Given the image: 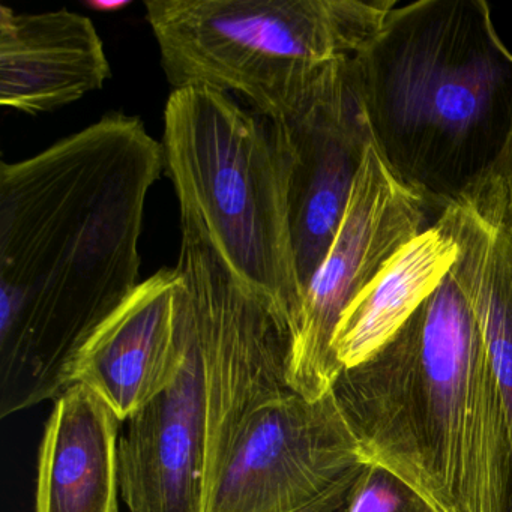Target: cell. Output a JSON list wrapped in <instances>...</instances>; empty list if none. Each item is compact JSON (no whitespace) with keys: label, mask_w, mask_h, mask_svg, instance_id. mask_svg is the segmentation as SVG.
<instances>
[{"label":"cell","mask_w":512,"mask_h":512,"mask_svg":"<svg viewBox=\"0 0 512 512\" xmlns=\"http://www.w3.org/2000/svg\"><path fill=\"white\" fill-rule=\"evenodd\" d=\"M163 146L110 113L0 166V413L70 388L77 353L140 283L145 203Z\"/></svg>","instance_id":"obj_1"},{"label":"cell","mask_w":512,"mask_h":512,"mask_svg":"<svg viewBox=\"0 0 512 512\" xmlns=\"http://www.w3.org/2000/svg\"><path fill=\"white\" fill-rule=\"evenodd\" d=\"M334 394L364 464L400 479L431 511L511 512L508 413L451 272L391 343L343 370Z\"/></svg>","instance_id":"obj_2"},{"label":"cell","mask_w":512,"mask_h":512,"mask_svg":"<svg viewBox=\"0 0 512 512\" xmlns=\"http://www.w3.org/2000/svg\"><path fill=\"white\" fill-rule=\"evenodd\" d=\"M373 137L440 212L496 167L512 131V52L484 0L395 7L355 56Z\"/></svg>","instance_id":"obj_3"},{"label":"cell","mask_w":512,"mask_h":512,"mask_svg":"<svg viewBox=\"0 0 512 512\" xmlns=\"http://www.w3.org/2000/svg\"><path fill=\"white\" fill-rule=\"evenodd\" d=\"M161 146L181 211L200 221L236 277L274 308L292 338L304 287L290 224L289 160L272 122L232 95L176 89L164 109Z\"/></svg>","instance_id":"obj_4"},{"label":"cell","mask_w":512,"mask_h":512,"mask_svg":"<svg viewBox=\"0 0 512 512\" xmlns=\"http://www.w3.org/2000/svg\"><path fill=\"white\" fill-rule=\"evenodd\" d=\"M397 0H148L173 91L235 94L269 121L295 112L319 71L377 40Z\"/></svg>","instance_id":"obj_5"},{"label":"cell","mask_w":512,"mask_h":512,"mask_svg":"<svg viewBox=\"0 0 512 512\" xmlns=\"http://www.w3.org/2000/svg\"><path fill=\"white\" fill-rule=\"evenodd\" d=\"M362 466L358 439L334 391L308 401L280 386L230 433L205 512H301Z\"/></svg>","instance_id":"obj_6"},{"label":"cell","mask_w":512,"mask_h":512,"mask_svg":"<svg viewBox=\"0 0 512 512\" xmlns=\"http://www.w3.org/2000/svg\"><path fill=\"white\" fill-rule=\"evenodd\" d=\"M428 209L371 137L331 247L305 287L287 350V383L293 391L308 401L334 391L343 373L332 352L341 314L404 244L427 229Z\"/></svg>","instance_id":"obj_7"},{"label":"cell","mask_w":512,"mask_h":512,"mask_svg":"<svg viewBox=\"0 0 512 512\" xmlns=\"http://www.w3.org/2000/svg\"><path fill=\"white\" fill-rule=\"evenodd\" d=\"M271 122L289 160L290 224L305 293L331 247L373 137L355 56L326 64L295 112Z\"/></svg>","instance_id":"obj_8"},{"label":"cell","mask_w":512,"mask_h":512,"mask_svg":"<svg viewBox=\"0 0 512 512\" xmlns=\"http://www.w3.org/2000/svg\"><path fill=\"white\" fill-rule=\"evenodd\" d=\"M182 316L187 352L178 377L119 437L121 496L131 512H205V373L187 287Z\"/></svg>","instance_id":"obj_9"},{"label":"cell","mask_w":512,"mask_h":512,"mask_svg":"<svg viewBox=\"0 0 512 512\" xmlns=\"http://www.w3.org/2000/svg\"><path fill=\"white\" fill-rule=\"evenodd\" d=\"M176 268H163L140 283L83 344L74 359L70 388L97 394L127 422L178 377L187 352Z\"/></svg>","instance_id":"obj_10"},{"label":"cell","mask_w":512,"mask_h":512,"mask_svg":"<svg viewBox=\"0 0 512 512\" xmlns=\"http://www.w3.org/2000/svg\"><path fill=\"white\" fill-rule=\"evenodd\" d=\"M112 77L89 17L64 10L19 14L0 7V103L41 115L100 91Z\"/></svg>","instance_id":"obj_11"},{"label":"cell","mask_w":512,"mask_h":512,"mask_svg":"<svg viewBox=\"0 0 512 512\" xmlns=\"http://www.w3.org/2000/svg\"><path fill=\"white\" fill-rule=\"evenodd\" d=\"M437 218L458 245L451 274L484 338L505 401L512 448V229L505 188L496 169L449 203Z\"/></svg>","instance_id":"obj_12"},{"label":"cell","mask_w":512,"mask_h":512,"mask_svg":"<svg viewBox=\"0 0 512 512\" xmlns=\"http://www.w3.org/2000/svg\"><path fill=\"white\" fill-rule=\"evenodd\" d=\"M41 440L35 512H119V421L73 385L56 398Z\"/></svg>","instance_id":"obj_13"},{"label":"cell","mask_w":512,"mask_h":512,"mask_svg":"<svg viewBox=\"0 0 512 512\" xmlns=\"http://www.w3.org/2000/svg\"><path fill=\"white\" fill-rule=\"evenodd\" d=\"M457 259V242L439 218L404 244L341 314L332 337L341 368L358 367L391 343Z\"/></svg>","instance_id":"obj_14"},{"label":"cell","mask_w":512,"mask_h":512,"mask_svg":"<svg viewBox=\"0 0 512 512\" xmlns=\"http://www.w3.org/2000/svg\"><path fill=\"white\" fill-rule=\"evenodd\" d=\"M344 512H433L400 479L373 464L359 470Z\"/></svg>","instance_id":"obj_15"},{"label":"cell","mask_w":512,"mask_h":512,"mask_svg":"<svg viewBox=\"0 0 512 512\" xmlns=\"http://www.w3.org/2000/svg\"><path fill=\"white\" fill-rule=\"evenodd\" d=\"M494 169L502 178L503 188H505L506 212H508V220L512 229V131Z\"/></svg>","instance_id":"obj_16"},{"label":"cell","mask_w":512,"mask_h":512,"mask_svg":"<svg viewBox=\"0 0 512 512\" xmlns=\"http://www.w3.org/2000/svg\"><path fill=\"white\" fill-rule=\"evenodd\" d=\"M347 494H349L347 485H340L301 512H344Z\"/></svg>","instance_id":"obj_17"},{"label":"cell","mask_w":512,"mask_h":512,"mask_svg":"<svg viewBox=\"0 0 512 512\" xmlns=\"http://www.w3.org/2000/svg\"><path fill=\"white\" fill-rule=\"evenodd\" d=\"M130 5V0H89L86 2V7L103 14L121 13Z\"/></svg>","instance_id":"obj_18"}]
</instances>
